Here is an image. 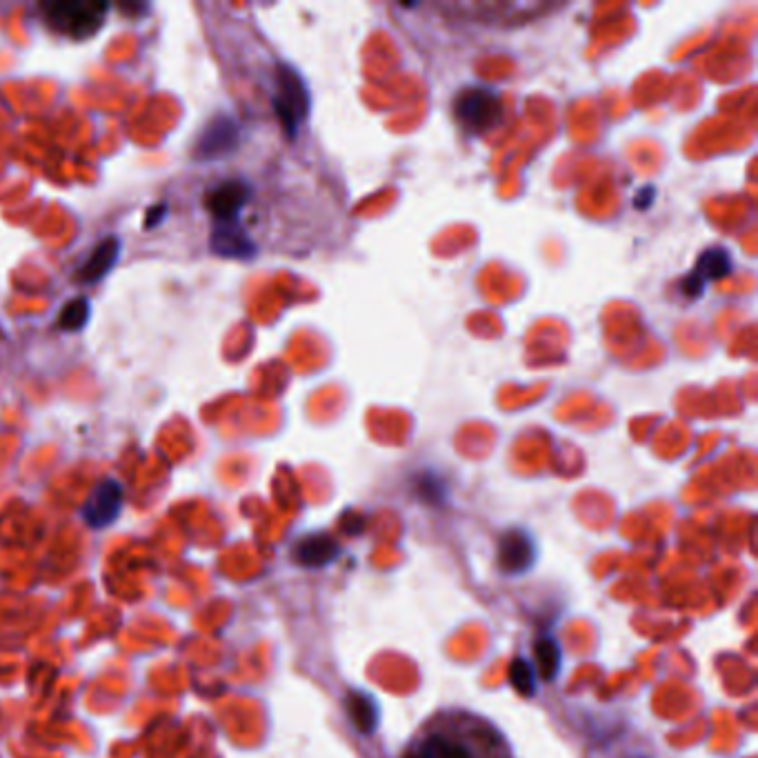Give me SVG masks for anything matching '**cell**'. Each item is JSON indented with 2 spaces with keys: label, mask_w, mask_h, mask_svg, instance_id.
Instances as JSON below:
<instances>
[{
  "label": "cell",
  "mask_w": 758,
  "mask_h": 758,
  "mask_svg": "<svg viewBox=\"0 0 758 758\" xmlns=\"http://www.w3.org/2000/svg\"><path fill=\"white\" fill-rule=\"evenodd\" d=\"M345 707H347L349 718H352V723L358 727V732L372 734L376 730L378 714L381 712H378V705L372 696L358 690L347 692Z\"/></svg>",
  "instance_id": "13"
},
{
  "label": "cell",
  "mask_w": 758,
  "mask_h": 758,
  "mask_svg": "<svg viewBox=\"0 0 758 758\" xmlns=\"http://www.w3.org/2000/svg\"><path fill=\"white\" fill-rule=\"evenodd\" d=\"M107 3H92V0H58V3H45V21L56 32L69 38H89L94 36L105 23Z\"/></svg>",
  "instance_id": "2"
},
{
  "label": "cell",
  "mask_w": 758,
  "mask_h": 758,
  "mask_svg": "<svg viewBox=\"0 0 758 758\" xmlns=\"http://www.w3.org/2000/svg\"><path fill=\"white\" fill-rule=\"evenodd\" d=\"M236 147V123L227 116H218L205 127V132L198 141V154L201 158H214L232 152Z\"/></svg>",
  "instance_id": "11"
},
{
  "label": "cell",
  "mask_w": 758,
  "mask_h": 758,
  "mask_svg": "<svg viewBox=\"0 0 758 758\" xmlns=\"http://www.w3.org/2000/svg\"><path fill=\"white\" fill-rule=\"evenodd\" d=\"M510 678L518 692L523 696H534L536 694V676H534V667L525 661V658H516L512 663Z\"/></svg>",
  "instance_id": "16"
},
{
  "label": "cell",
  "mask_w": 758,
  "mask_h": 758,
  "mask_svg": "<svg viewBox=\"0 0 758 758\" xmlns=\"http://www.w3.org/2000/svg\"><path fill=\"white\" fill-rule=\"evenodd\" d=\"M89 318V303L87 298H76V301H69L65 309L58 316V325L61 329H67V332H76V329L85 327Z\"/></svg>",
  "instance_id": "15"
},
{
  "label": "cell",
  "mask_w": 758,
  "mask_h": 758,
  "mask_svg": "<svg viewBox=\"0 0 758 758\" xmlns=\"http://www.w3.org/2000/svg\"><path fill=\"white\" fill-rule=\"evenodd\" d=\"M212 252L225 258H249L254 256L256 245L252 243L241 225L238 223H229V225H216L212 232Z\"/></svg>",
  "instance_id": "10"
},
{
  "label": "cell",
  "mask_w": 758,
  "mask_h": 758,
  "mask_svg": "<svg viewBox=\"0 0 758 758\" xmlns=\"http://www.w3.org/2000/svg\"><path fill=\"white\" fill-rule=\"evenodd\" d=\"M454 116L465 132L485 134L501 123V98L490 87H467L456 96Z\"/></svg>",
  "instance_id": "3"
},
{
  "label": "cell",
  "mask_w": 758,
  "mask_h": 758,
  "mask_svg": "<svg viewBox=\"0 0 758 758\" xmlns=\"http://www.w3.org/2000/svg\"><path fill=\"white\" fill-rule=\"evenodd\" d=\"M536 561V545L530 534L523 530H510L498 545V567L503 574H523Z\"/></svg>",
  "instance_id": "8"
},
{
  "label": "cell",
  "mask_w": 758,
  "mask_h": 758,
  "mask_svg": "<svg viewBox=\"0 0 758 758\" xmlns=\"http://www.w3.org/2000/svg\"><path fill=\"white\" fill-rule=\"evenodd\" d=\"M274 109L289 136L296 134L298 125L305 121L309 112V96L303 78L287 65H281L276 72Z\"/></svg>",
  "instance_id": "4"
},
{
  "label": "cell",
  "mask_w": 758,
  "mask_h": 758,
  "mask_svg": "<svg viewBox=\"0 0 758 758\" xmlns=\"http://www.w3.org/2000/svg\"><path fill=\"white\" fill-rule=\"evenodd\" d=\"M125 492L123 485L114 481V478H105L98 483L92 494L83 505V518L89 527L94 530H103V527L112 525L123 512Z\"/></svg>",
  "instance_id": "5"
},
{
  "label": "cell",
  "mask_w": 758,
  "mask_h": 758,
  "mask_svg": "<svg viewBox=\"0 0 758 758\" xmlns=\"http://www.w3.org/2000/svg\"><path fill=\"white\" fill-rule=\"evenodd\" d=\"M403 758H514L505 734L465 710H443L418 727Z\"/></svg>",
  "instance_id": "1"
},
{
  "label": "cell",
  "mask_w": 758,
  "mask_h": 758,
  "mask_svg": "<svg viewBox=\"0 0 758 758\" xmlns=\"http://www.w3.org/2000/svg\"><path fill=\"white\" fill-rule=\"evenodd\" d=\"M536 661H538V672L545 678V681H554L558 674V667H561V650L554 638L545 636L541 641L536 643Z\"/></svg>",
  "instance_id": "14"
},
{
  "label": "cell",
  "mask_w": 758,
  "mask_h": 758,
  "mask_svg": "<svg viewBox=\"0 0 758 758\" xmlns=\"http://www.w3.org/2000/svg\"><path fill=\"white\" fill-rule=\"evenodd\" d=\"M249 201V187L243 181H227L209 189L207 209L214 216L216 225L238 223L243 207Z\"/></svg>",
  "instance_id": "7"
},
{
  "label": "cell",
  "mask_w": 758,
  "mask_h": 758,
  "mask_svg": "<svg viewBox=\"0 0 758 758\" xmlns=\"http://www.w3.org/2000/svg\"><path fill=\"white\" fill-rule=\"evenodd\" d=\"M294 561L303 567H323L334 563V558L341 554V547H338L332 538L325 534H312L301 538L294 545Z\"/></svg>",
  "instance_id": "12"
},
{
  "label": "cell",
  "mask_w": 758,
  "mask_h": 758,
  "mask_svg": "<svg viewBox=\"0 0 758 758\" xmlns=\"http://www.w3.org/2000/svg\"><path fill=\"white\" fill-rule=\"evenodd\" d=\"M118 256H121V241L116 236H107L98 243L89 256L85 258V263L78 269V281L83 283H98L112 272V267L116 265Z\"/></svg>",
  "instance_id": "9"
},
{
  "label": "cell",
  "mask_w": 758,
  "mask_h": 758,
  "mask_svg": "<svg viewBox=\"0 0 758 758\" xmlns=\"http://www.w3.org/2000/svg\"><path fill=\"white\" fill-rule=\"evenodd\" d=\"M730 272H732L730 252L723 247L707 249V252L698 258L694 272L683 281V292L687 298H698L705 292L707 283L718 281V278H725Z\"/></svg>",
  "instance_id": "6"
}]
</instances>
